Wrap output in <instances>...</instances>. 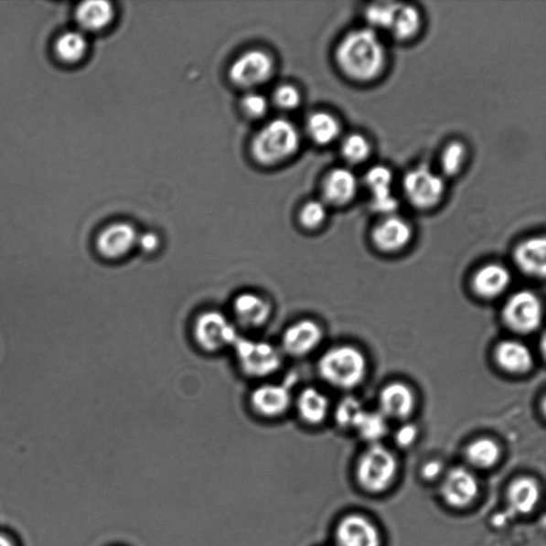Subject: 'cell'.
<instances>
[{"instance_id": "4fadbf2b", "label": "cell", "mask_w": 546, "mask_h": 546, "mask_svg": "<svg viewBox=\"0 0 546 546\" xmlns=\"http://www.w3.org/2000/svg\"><path fill=\"white\" fill-rule=\"evenodd\" d=\"M323 336V330L315 321L301 320L284 332L283 348L293 357H304L316 348Z\"/></svg>"}, {"instance_id": "484cf974", "label": "cell", "mask_w": 546, "mask_h": 546, "mask_svg": "<svg viewBox=\"0 0 546 546\" xmlns=\"http://www.w3.org/2000/svg\"><path fill=\"white\" fill-rule=\"evenodd\" d=\"M306 130L315 144L327 145L338 138L340 124L333 114L317 112L308 117Z\"/></svg>"}, {"instance_id": "ba28073f", "label": "cell", "mask_w": 546, "mask_h": 546, "mask_svg": "<svg viewBox=\"0 0 546 546\" xmlns=\"http://www.w3.org/2000/svg\"><path fill=\"white\" fill-rule=\"evenodd\" d=\"M195 338L205 351L216 352L234 346L239 339L235 327L226 315L216 311L205 312L195 324Z\"/></svg>"}, {"instance_id": "1f68e13d", "label": "cell", "mask_w": 546, "mask_h": 546, "mask_svg": "<svg viewBox=\"0 0 546 546\" xmlns=\"http://www.w3.org/2000/svg\"><path fill=\"white\" fill-rule=\"evenodd\" d=\"M369 141L363 134H352L346 137L342 145V155L350 164H362L370 155Z\"/></svg>"}, {"instance_id": "ac0fdd59", "label": "cell", "mask_w": 546, "mask_h": 546, "mask_svg": "<svg viewBox=\"0 0 546 546\" xmlns=\"http://www.w3.org/2000/svg\"><path fill=\"white\" fill-rule=\"evenodd\" d=\"M358 190L359 182L355 173L346 168L332 170L327 176L323 188L326 200L337 207L350 203Z\"/></svg>"}, {"instance_id": "9a60e30c", "label": "cell", "mask_w": 546, "mask_h": 546, "mask_svg": "<svg viewBox=\"0 0 546 546\" xmlns=\"http://www.w3.org/2000/svg\"><path fill=\"white\" fill-rule=\"evenodd\" d=\"M338 546H379L380 536L375 525L361 516H349L337 530Z\"/></svg>"}, {"instance_id": "6da1fadb", "label": "cell", "mask_w": 546, "mask_h": 546, "mask_svg": "<svg viewBox=\"0 0 546 546\" xmlns=\"http://www.w3.org/2000/svg\"><path fill=\"white\" fill-rule=\"evenodd\" d=\"M338 68L348 79L368 82L378 79L387 64V49L377 32L370 28L347 34L337 48Z\"/></svg>"}, {"instance_id": "f546056e", "label": "cell", "mask_w": 546, "mask_h": 546, "mask_svg": "<svg viewBox=\"0 0 546 546\" xmlns=\"http://www.w3.org/2000/svg\"><path fill=\"white\" fill-rule=\"evenodd\" d=\"M355 428L364 440L377 442L388 433L387 417L381 412H369L365 410Z\"/></svg>"}, {"instance_id": "b9f144b4", "label": "cell", "mask_w": 546, "mask_h": 546, "mask_svg": "<svg viewBox=\"0 0 546 546\" xmlns=\"http://www.w3.org/2000/svg\"><path fill=\"white\" fill-rule=\"evenodd\" d=\"M0 546H15V545L12 544V542L9 541L8 538L0 536Z\"/></svg>"}, {"instance_id": "5bb4252c", "label": "cell", "mask_w": 546, "mask_h": 546, "mask_svg": "<svg viewBox=\"0 0 546 546\" xmlns=\"http://www.w3.org/2000/svg\"><path fill=\"white\" fill-rule=\"evenodd\" d=\"M478 493L476 478L464 467L454 468L448 473L442 487L443 498L453 506L466 507L470 505Z\"/></svg>"}, {"instance_id": "ffe728a7", "label": "cell", "mask_w": 546, "mask_h": 546, "mask_svg": "<svg viewBox=\"0 0 546 546\" xmlns=\"http://www.w3.org/2000/svg\"><path fill=\"white\" fill-rule=\"evenodd\" d=\"M517 266L529 275L543 278L546 272V241L544 237H532L519 243L513 254Z\"/></svg>"}, {"instance_id": "d590c367", "label": "cell", "mask_w": 546, "mask_h": 546, "mask_svg": "<svg viewBox=\"0 0 546 546\" xmlns=\"http://www.w3.org/2000/svg\"><path fill=\"white\" fill-rule=\"evenodd\" d=\"M276 105L286 111L297 108L300 105L301 95L297 88L291 85H283L276 89L274 93Z\"/></svg>"}, {"instance_id": "8fae6325", "label": "cell", "mask_w": 546, "mask_h": 546, "mask_svg": "<svg viewBox=\"0 0 546 546\" xmlns=\"http://www.w3.org/2000/svg\"><path fill=\"white\" fill-rule=\"evenodd\" d=\"M393 173L384 166H372L366 173L365 183L371 192V208L379 214L391 215L398 208L393 195Z\"/></svg>"}, {"instance_id": "7402d4cb", "label": "cell", "mask_w": 546, "mask_h": 546, "mask_svg": "<svg viewBox=\"0 0 546 546\" xmlns=\"http://www.w3.org/2000/svg\"><path fill=\"white\" fill-rule=\"evenodd\" d=\"M497 362L512 374L528 372L534 365V356L528 346L518 340H504L496 350Z\"/></svg>"}, {"instance_id": "44dd1931", "label": "cell", "mask_w": 546, "mask_h": 546, "mask_svg": "<svg viewBox=\"0 0 546 546\" xmlns=\"http://www.w3.org/2000/svg\"><path fill=\"white\" fill-rule=\"evenodd\" d=\"M511 283V274L505 266L489 264L474 275L473 287L480 297L493 299L503 294Z\"/></svg>"}, {"instance_id": "8d00e7d4", "label": "cell", "mask_w": 546, "mask_h": 546, "mask_svg": "<svg viewBox=\"0 0 546 546\" xmlns=\"http://www.w3.org/2000/svg\"><path fill=\"white\" fill-rule=\"evenodd\" d=\"M242 107L249 115L259 118L266 113L268 102L264 95L249 93L242 100Z\"/></svg>"}, {"instance_id": "277c9868", "label": "cell", "mask_w": 546, "mask_h": 546, "mask_svg": "<svg viewBox=\"0 0 546 546\" xmlns=\"http://www.w3.org/2000/svg\"><path fill=\"white\" fill-rule=\"evenodd\" d=\"M397 471L394 455L380 445L371 446L359 462L358 478L364 489L381 492L391 485Z\"/></svg>"}, {"instance_id": "8992f818", "label": "cell", "mask_w": 546, "mask_h": 546, "mask_svg": "<svg viewBox=\"0 0 546 546\" xmlns=\"http://www.w3.org/2000/svg\"><path fill=\"white\" fill-rule=\"evenodd\" d=\"M402 187L408 201L420 209L434 208L445 192L443 178L427 166L410 170L403 177Z\"/></svg>"}, {"instance_id": "30bf717a", "label": "cell", "mask_w": 546, "mask_h": 546, "mask_svg": "<svg viewBox=\"0 0 546 546\" xmlns=\"http://www.w3.org/2000/svg\"><path fill=\"white\" fill-rule=\"evenodd\" d=\"M138 234L130 223L117 222L102 230L96 240V248L109 260L123 258L137 246Z\"/></svg>"}, {"instance_id": "7a4b0ae2", "label": "cell", "mask_w": 546, "mask_h": 546, "mask_svg": "<svg viewBox=\"0 0 546 546\" xmlns=\"http://www.w3.org/2000/svg\"><path fill=\"white\" fill-rule=\"evenodd\" d=\"M299 145L297 127L286 119H275L256 134L252 151L260 164L271 166L292 156L299 149Z\"/></svg>"}, {"instance_id": "3957f363", "label": "cell", "mask_w": 546, "mask_h": 546, "mask_svg": "<svg viewBox=\"0 0 546 546\" xmlns=\"http://www.w3.org/2000/svg\"><path fill=\"white\" fill-rule=\"evenodd\" d=\"M325 381L339 389H352L361 383L368 370L363 353L350 346H340L327 351L318 364Z\"/></svg>"}, {"instance_id": "2e32d148", "label": "cell", "mask_w": 546, "mask_h": 546, "mask_svg": "<svg viewBox=\"0 0 546 546\" xmlns=\"http://www.w3.org/2000/svg\"><path fill=\"white\" fill-rule=\"evenodd\" d=\"M379 404L380 412L387 419L404 420L413 412L415 397L408 385L391 383L382 390Z\"/></svg>"}, {"instance_id": "52a82bcc", "label": "cell", "mask_w": 546, "mask_h": 546, "mask_svg": "<svg viewBox=\"0 0 546 546\" xmlns=\"http://www.w3.org/2000/svg\"><path fill=\"white\" fill-rule=\"evenodd\" d=\"M503 318L511 330L521 334H530L542 324L543 306L534 293L521 291L513 294L507 300Z\"/></svg>"}, {"instance_id": "f35d334b", "label": "cell", "mask_w": 546, "mask_h": 546, "mask_svg": "<svg viewBox=\"0 0 546 546\" xmlns=\"http://www.w3.org/2000/svg\"><path fill=\"white\" fill-rule=\"evenodd\" d=\"M159 243V237L155 233L146 232L138 236L137 246L146 253L155 252Z\"/></svg>"}, {"instance_id": "4316f807", "label": "cell", "mask_w": 546, "mask_h": 546, "mask_svg": "<svg viewBox=\"0 0 546 546\" xmlns=\"http://www.w3.org/2000/svg\"><path fill=\"white\" fill-rule=\"evenodd\" d=\"M329 410V401L320 391L308 388L299 396L298 411L302 420L316 425L326 419Z\"/></svg>"}, {"instance_id": "9c48e42d", "label": "cell", "mask_w": 546, "mask_h": 546, "mask_svg": "<svg viewBox=\"0 0 546 546\" xmlns=\"http://www.w3.org/2000/svg\"><path fill=\"white\" fill-rule=\"evenodd\" d=\"M273 72L272 57L262 50H249L233 62L230 79L241 88H252L264 83Z\"/></svg>"}, {"instance_id": "e0dca14e", "label": "cell", "mask_w": 546, "mask_h": 546, "mask_svg": "<svg viewBox=\"0 0 546 546\" xmlns=\"http://www.w3.org/2000/svg\"><path fill=\"white\" fill-rule=\"evenodd\" d=\"M235 316L242 326L259 327L272 317L271 302L253 293H242L233 302Z\"/></svg>"}, {"instance_id": "4dcf8cb0", "label": "cell", "mask_w": 546, "mask_h": 546, "mask_svg": "<svg viewBox=\"0 0 546 546\" xmlns=\"http://www.w3.org/2000/svg\"><path fill=\"white\" fill-rule=\"evenodd\" d=\"M466 146L460 141H454L443 150L440 165L442 171L448 177L457 175L466 163Z\"/></svg>"}, {"instance_id": "836d02e7", "label": "cell", "mask_w": 546, "mask_h": 546, "mask_svg": "<svg viewBox=\"0 0 546 546\" xmlns=\"http://www.w3.org/2000/svg\"><path fill=\"white\" fill-rule=\"evenodd\" d=\"M364 411L362 403L356 398L347 397L338 403L336 411L337 422L344 428H355Z\"/></svg>"}, {"instance_id": "60d3db41", "label": "cell", "mask_w": 546, "mask_h": 546, "mask_svg": "<svg viewBox=\"0 0 546 546\" xmlns=\"http://www.w3.org/2000/svg\"><path fill=\"white\" fill-rule=\"evenodd\" d=\"M510 517H512V515L509 511L498 513V515L493 518V523L497 526H503Z\"/></svg>"}, {"instance_id": "74e56055", "label": "cell", "mask_w": 546, "mask_h": 546, "mask_svg": "<svg viewBox=\"0 0 546 546\" xmlns=\"http://www.w3.org/2000/svg\"><path fill=\"white\" fill-rule=\"evenodd\" d=\"M417 429L414 425L407 423V425L401 426L396 433L395 439L397 444L402 447H407L412 444L416 440Z\"/></svg>"}, {"instance_id": "f1b7e54d", "label": "cell", "mask_w": 546, "mask_h": 546, "mask_svg": "<svg viewBox=\"0 0 546 546\" xmlns=\"http://www.w3.org/2000/svg\"><path fill=\"white\" fill-rule=\"evenodd\" d=\"M500 449L490 439H479L472 443L466 451L467 460L475 466L487 468L497 464Z\"/></svg>"}, {"instance_id": "83f0119b", "label": "cell", "mask_w": 546, "mask_h": 546, "mask_svg": "<svg viewBox=\"0 0 546 546\" xmlns=\"http://www.w3.org/2000/svg\"><path fill=\"white\" fill-rule=\"evenodd\" d=\"M87 48V38L79 31L66 32L58 37L55 44L57 56L67 63L79 62L86 55Z\"/></svg>"}, {"instance_id": "d4e9b609", "label": "cell", "mask_w": 546, "mask_h": 546, "mask_svg": "<svg viewBox=\"0 0 546 546\" xmlns=\"http://www.w3.org/2000/svg\"><path fill=\"white\" fill-rule=\"evenodd\" d=\"M539 499V487L535 480L519 478L509 487V512L512 516L526 515L535 509Z\"/></svg>"}, {"instance_id": "603a6c76", "label": "cell", "mask_w": 546, "mask_h": 546, "mask_svg": "<svg viewBox=\"0 0 546 546\" xmlns=\"http://www.w3.org/2000/svg\"><path fill=\"white\" fill-rule=\"evenodd\" d=\"M113 17V8L106 0H90L81 3L76 9V21L80 27L89 31H98L107 27Z\"/></svg>"}, {"instance_id": "7c38bea8", "label": "cell", "mask_w": 546, "mask_h": 546, "mask_svg": "<svg viewBox=\"0 0 546 546\" xmlns=\"http://www.w3.org/2000/svg\"><path fill=\"white\" fill-rule=\"evenodd\" d=\"M413 230L407 220L397 216H388L372 230V241L384 252H395L409 245Z\"/></svg>"}, {"instance_id": "ab89813d", "label": "cell", "mask_w": 546, "mask_h": 546, "mask_svg": "<svg viewBox=\"0 0 546 546\" xmlns=\"http://www.w3.org/2000/svg\"><path fill=\"white\" fill-rule=\"evenodd\" d=\"M443 466L439 461H430L423 468V476L429 480L438 478L442 473Z\"/></svg>"}, {"instance_id": "e575fe53", "label": "cell", "mask_w": 546, "mask_h": 546, "mask_svg": "<svg viewBox=\"0 0 546 546\" xmlns=\"http://www.w3.org/2000/svg\"><path fill=\"white\" fill-rule=\"evenodd\" d=\"M327 215V207L324 202L310 201L300 211V222L305 229H317L325 222Z\"/></svg>"}, {"instance_id": "d6a6232c", "label": "cell", "mask_w": 546, "mask_h": 546, "mask_svg": "<svg viewBox=\"0 0 546 546\" xmlns=\"http://www.w3.org/2000/svg\"><path fill=\"white\" fill-rule=\"evenodd\" d=\"M397 3L372 4L366 9L365 17L370 29L389 31L391 19H393Z\"/></svg>"}, {"instance_id": "cb8c5ba5", "label": "cell", "mask_w": 546, "mask_h": 546, "mask_svg": "<svg viewBox=\"0 0 546 546\" xmlns=\"http://www.w3.org/2000/svg\"><path fill=\"white\" fill-rule=\"evenodd\" d=\"M422 27V16L413 5L397 4L389 31L398 41L414 37Z\"/></svg>"}, {"instance_id": "5b68a950", "label": "cell", "mask_w": 546, "mask_h": 546, "mask_svg": "<svg viewBox=\"0 0 546 546\" xmlns=\"http://www.w3.org/2000/svg\"><path fill=\"white\" fill-rule=\"evenodd\" d=\"M234 348L241 369L250 377H267L280 369V352L272 344L239 337Z\"/></svg>"}, {"instance_id": "d6986e66", "label": "cell", "mask_w": 546, "mask_h": 546, "mask_svg": "<svg viewBox=\"0 0 546 546\" xmlns=\"http://www.w3.org/2000/svg\"><path fill=\"white\" fill-rule=\"evenodd\" d=\"M252 404L256 412L262 416L278 417L286 412L291 404V393L284 385H262L253 391Z\"/></svg>"}]
</instances>
